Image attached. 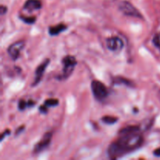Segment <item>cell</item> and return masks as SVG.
Returning <instances> with one entry per match:
<instances>
[{
  "label": "cell",
  "mask_w": 160,
  "mask_h": 160,
  "mask_svg": "<svg viewBox=\"0 0 160 160\" xmlns=\"http://www.w3.org/2000/svg\"><path fill=\"white\" fill-rule=\"evenodd\" d=\"M123 42L119 37H110L106 39V46L110 51L118 52L123 48Z\"/></svg>",
  "instance_id": "8992f818"
},
{
  "label": "cell",
  "mask_w": 160,
  "mask_h": 160,
  "mask_svg": "<svg viewBox=\"0 0 160 160\" xmlns=\"http://www.w3.org/2000/svg\"><path fill=\"white\" fill-rule=\"evenodd\" d=\"M67 27L66 26L65 24L63 23H59V24L56 25V26L54 27H50L48 28V33H49L50 35L52 36H55V35H58L59 34H60L61 32L65 31L67 29Z\"/></svg>",
  "instance_id": "30bf717a"
},
{
  "label": "cell",
  "mask_w": 160,
  "mask_h": 160,
  "mask_svg": "<svg viewBox=\"0 0 160 160\" xmlns=\"http://www.w3.org/2000/svg\"><path fill=\"white\" fill-rule=\"evenodd\" d=\"M154 155L156 156H160V148H157V149L156 150H155L154 151Z\"/></svg>",
  "instance_id": "44dd1931"
},
{
  "label": "cell",
  "mask_w": 160,
  "mask_h": 160,
  "mask_svg": "<svg viewBox=\"0 0 160 160\" xmlns=\"http://www.w3.org/2000/svg\"><path fill=\"white\" fill-rule=\"evenodd\" d=\"M52 133L48 132L46 134H44V136L42 137V138L34 145V153L35 154H38V153L41 152L43 150H45L48 145H50L51 143V140H52Z\"/></svg>",
  "instance_id": "52a82bcc"
},
{
  "label": "cell",
  "mask_w": 160,
  "mask_h": 160,
  "mask_svg": "<svg viewBox=\"0 0 160 160\" xmlns=\"http://www.w3.org/2000/svg\"><path fill=\"white\" fill-rule=\"evenodd\" d=\"M118 120V118L115 117H112V116H104L102 118V121L106 124H114Z\"/></svg>",
  "instance_id": "7c38bea8"
},
{
  "label": "cell",
  "mask_w": 160,
  "mask_h": 160,
  "mask_svg": "<svg viewBox=\"0 0 160 160\" xmlns=\"http://www.w3.org/2000/svg\"><path fill=\"white\" fill-rule=\"evenodd\" d=\"M91 88H92L93 95L97 100L102 101L105 98H107L108 95H109L108 89L105 86V84L102 83L101 81H96V80L92 81Z\"/></svg>",
  "instance_id": "3957f363"
},
{
  "label": "cell",
  "mask_w": 160,
  "mask_h": 160,
  "mask_svg": "<svg viewBox=\"0 0 160 160\" xmlns=\"http://www.w3.org/2000/svg\"><path fill=\"white\" fill-rule=\"evenodd\" d=\"M153 43L155 44L156 47L160 48V34L155 36L154 39H153Z\"/></svg>",
  "instance_id": "2e32d148"
},
{
  "label": "cell",
  "mask_w": 160,
  "mask_h": 160,
  "mask_svg": "<svg viewBox=\"0 0 160 160\" xmlns=\"http://www.w3.org/2000/svg\"><path fill=\"white\" fill-rule=\"evenodd\" d=\"M27 107H28V102H26L23 99L20 100V102H19L18 103V109H20V110H23V109H25V108Z\"/></svg>",
  "instance_id": "9a60e30c"
},
{
  "label": "cell",
  "mask_w": 160,
  "mask_h": 160,
  "mask_svg": "<svg viewBox=\"0 0 160 160\" xmlns=\"http://www.w3.org/2000/svg\"><path fill=\"white\" fill-rule=\"evenodd\" d=\"M10 134V131H9V130H6V131H4V133H2L1 135V141L3 140V138H4L6 136H7L8 134Z\"/></svg>",
  "instance_id": "ac0fdd59"
},
{
  "label": "cell",
  "mask_w": 160,
  "mask_h": 160,
  "mask_svg": "<svg viewBox=\"0 0 160 160\" xmlns=\"http://www.w3.org/2000/svg\"><path fill=\"white\" fill-rule=\"evenodd\" d=\"M143 143V138L138 126H128L119 132L117 141L111 143L108 148V155L111 159L123 156L138 148Z\"/></svg>",
  "instance_id": "6da1fadb"
},
{
  "label": "cell",
  "mask_w": 160,
  "mask_h": 160,
  "mask_svg": "<svg viewBox=\"0 0 160 160\" xmlns=\"http://www.w3.org/2000/svg\"><path fill=\"white\" fill-rule=\"evenodd\" d=\"M24 41H18V42L12 44V45L8 48L7 52L12 60H17V59H18L19 56H20V52H21L23 47H24Z\"/></svg>",
  "instance_id": "5b68a950"
},
{
  "label": "cell",
  "mask_w": 160,
  "mask_h": 160,
  "mask_svg": "<svg viewBox=\"0 0 160 160\" xmlns=\"http://www.w3.org/2000/svg\"><path fill=\"white\" fill-rule=\"evenodd\" d=\"M114 84H124V85L128 86V87H133L134 84H133L132 81H131L130 80L127 79V78H120V77H117V78H114Z\"/></svg>",
  "instance_id": "8fae6325"
},
{
  "label": "cell",
  "mask_w": 160,
  "mask_h": 160,
  "mask_svg": "<svg viewBox=\"0 0 160 160\" xmlns=\"http://www.w3.org/2000/svg\"><path fill=\"white\" fill-rule=\"evenodd\" d=\"M47 107H48V106H45V105L44 104V105H42V106H40L39 109H40V111L42 112H43V113H45V112H47V110H48V109H47Z\"/></svg>",
  "instance_id": "e0dca14e"
},
{
  "label": "cell",
  "mask_w": 160,
  "mask_h": 160,
  "mask_svg": "<svg viewBox=\"0 0 160 160\" xmlns=\"http://www.w3.org/2000/svg\"><path fill=\"white\" fill-rule=\"evenodd\" d=\"M44 104L47 106H51V107H52V106H56L59 104V100L56 99V98H49V99L45 100Z\"/></svg>",
  "instance_id": "5bb4252c"
},
{
  "label": "cell",
  "mask_w": 160,
  "mask_h": 160,
  "mask_svg": "<svg viewBox=\"0 0 160 160\" xmlns=\"http://www.w3.org/2000/svg\"><path fill=\"white\" fill-rule=\"evenodd\" d=\"M20 20L23 21L24 23H28V24H33L36 21V18L34 17H20Z\"/></svg>",
  "instance_id": "4fadbf2b"
},
{
  "label": "cell",
  "mask_w": 160,
  "mask_h": 160,
  "mask_svg": "<svg viewBox=\"0 0 160 160\" xmlns=\"http://www.w3.org/2000/svg\"><path fill=\"white\" fill-rule=\"evenodd\" d=\"M119 9L121 12L128 17H136V18L143 19L142 13L128 1H122L119 3Z\"/></svg>",
  "instance_id": "277c9868"
},
{
  "label": "cell",
  "mask_w": 160,
  "mask_h": 160,
  "mask_svg": "<svg viewBox=\"0 0 160 160\" xmlns=\"http://www.w3.org/2000/svg\"><path fill=\"white\" fill-rule=\"evenodd\" d=\"M23 128H24V126H22V127H20V128H19L17 130V131H16V135H18V133H19V134H20V133L21 132V131H23Z\"/></svg>",
  "instance_id": "ffe728a7"
},
{
  "label": "cell",
  "mask_w": 160,
  "mask_h": 160,
  "mask_svg": "<svg viewBox=\"0 0 160 160\" xmlns=\"http://www.w3.org/2000/svg\"><path fill=\"white\" fill-rule=\"evenodd\" d=\"M49 62L50 59H47L37 67V69H36L35 70V78H34V82H33L32 86H36L39 82H40L42 77H43L44 73H45V70H46L47 67H48V65L49 64Z\"/></svg>",
  "instance_id": "ba28073f"
},
{
  "label": "cell",
  "mask_w": 160,
  "mask_h": 160,
  "mask_svg": "<svg viewBox=\"0 0 160 160\" xmlns=\"http://www.w3.org/2000/svg\"><path fill=\"white\" fill-rule=\"evenodd\" d=\"M0 9H1V11H0V12H1V15L2 16L4 15V14L6 13V12H7V8H6V6H2V5L1 6V8H0Z\"/></svg>",
  "instance_id": "d6986e66"
},
{
  "label": "cell",
  "mask_w": 160,
  "mask_h": 160,
  "mask_svg": "<svg viewBox=\"0 0 160 160\" xmlns=\"http://www.w3.org/2000/svg\"><path fill=\"white\" fill-rule=\"evenodd\" d=\"M42 2L40 0H27L23 5V9L28 12L38 10L42 8Z\"/></svg>",
  "instance_id": "9c48e42d"
},
{
  "label": "cell",
  "mask_w": 160,
  "mask_h": 160,
  "mask_svg": "<svg viewBox=\"0 0 160 160\" xmlns=\"http://www.w3.org/2000/svg\"><path fill=\"white\" fill-rule=\"evenodd\" d=\"M62 63L63 64V69H62V75L59 77L60 80H65L68 78L73 73L75 67L77 65L76 58L73 56H66L62 59Z\"/></svg>",
  "instance_id": "7a4b0ae2"
}]
</instances>
